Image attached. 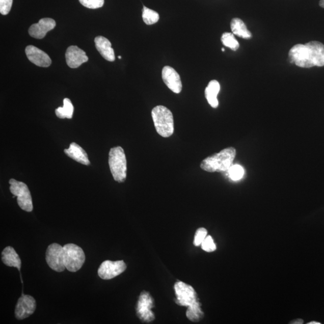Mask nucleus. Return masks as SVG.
Listing matches in <instances>:
<instances>
[{"label":"nucleus","instance_id":"f257e3e1","mask_svg":"<svg viewBox=\"0 0 324 324\" xmlns=\"http://www.w3.org/2000/svg\"><path fill=\"white\" fill-rule=\"evenodd\" d=\"M288 56L290 63L302 68L324 66V45L318 41L297 44L290 49Z\"/></svg>","mask_w":324,"mask_h":324},{"label":"nucleus","instance_id":"f03ea898","mask_svg":"<svg viewBox=\"0 0 324 324\" xmlns=\"http://www.w3.org/2000/svg\"><path fill=\"white\" fill-rule=\"evenodd\" d=\"M235 156L236 150L234 148H225L219 153L206 158L202 161L201 168L202 170L209 173L228 172L232 166Z\"/></svg>","mask_w":324,"mask_h":324},{"label":"nucleus","instance_id":"7ed1b4c3","mask_svg":"<svg viewBox=\"0 0 324 324\" xmlns=\"http://www.w3.org/2000/svg\"><path fill=\"white\" fill-rule=\"evenodd\" d=\"M151 116L157 132L164 138H169L174 133V123L173 113L167 107L158 105L151 111Z\"/></svg>","mask_w":324,"mask_h":324},{"label":"nucleus","instance_id":"20e7f679","mask_svg":"<svg viewBox=\"0 0 324 324\" xmlns=\"http://www.w3.org/2000/svg\"><path fill=\"white\" fill-rule=\"evenodd\" d=\"M109 165L115 180L123 183L127 177V160L123 148H111L109 153Z\"/></svg>","mask_w":324,"mask_h":324},{"label":"nucleus","instance_id":"39448f33","mask_svg":"<svg viewBox=\"0 0 324 324\" xmlns=\"http://www.w3.org/2000/svg\"><path fill=\"white\" fill-rule=\"evenodd\" d=\"M64 262L66 268L70 272H76L81 268L86 261V256L82 248L70 243L63 246Z\"/></svg>","mask_w":324,"mask_h":324},{"label":"nucleus","instance_id":"423d86ee","mask_svg":"<svg viewBox=\"0 0 324 324\" xmlns=\"http://www.w3.org/2000/svg\"><path fill=\"white\" fill-rule=\"evenodd\" d=\"M9 183L10 191L17 197L19 207L26 212H32L33 210L32 198L26 184L15 179H11Z\"/></svg>","mask_w":324,"mask_h":324},{"label":"nucleus","instance_id":"0eeeda50","mask_svg":"<svg viewBox=\"0 0 324 324\" xmlns=\"http://www.w3.org/2000/svg\"><path fill=\"white\" fill-rule=\"evenodd\" d=\"M176 300L179 306L188 307L198 302L197 293L191 285L183 282H177L174 285Z\"/></svg>","mask_w":324,"mask_h":324},{"label":"nucleus","instance_id":"6e6552de","mask_svg":"<svg viewBox=\"0 0 324 324\" xmlns=\"http://www.w3.org/2000/svg\"><path fill=\"white\" fill-rule=\"evenodd\" d=\"M46 261L53 271L59 273L65 271L66 268L64 262L63 246L57 243L49 245L46 251Z\"/></svg>","mask_w":324,"mask_h":324},{"label":"nucleus","instance_id":"1a4fd4ad","mask_svg":"<svg viewBox=\"0 0 324 324\" xmlns=\"http://www.w3.org/2000/svg\"><path fill=\"white\" fill-rule=\"evenodd\" d=\"M153 307V300L146 291L142 292L138 300L137 307V314L142 321L149 322L154 319V315L151 311Z\"/></svg>","mask_w":324,"mask_h":324},{"label":"nucleus","instance_id":"9d476101","mask_svg":"<svg viewBox=\"0 0 324 324\" xmlns=\"http://www.w3.org/2000/svg\"><path fill=\"white\" fill-rule=\"evenodd\" d=\"M126 263L121 261H111L109 260L104 261L98 269V275L103 280L112 279L119 276L126 270Z\"/></svg>","mask_w":324,"mask_h":324},{"label":"nucleus","instance_id":"9b49d317","mask_svg":"<svg viewBox=\"0 0 324 324\" xmlns=\"http://www.w3.org/2000/svg\"><path fill=\"white\" fill-rule=\"evenodd\" d=\"M36 302L31 295H23L20 297L15 308V317L17 319L23 320L29 318L35 312Z\"/></svg>","mask_w":324,"mask_h":324},{"label":"nucleus","instance_id":"f8f14e48","mask_svg":"<svg viewBox=\"0 0 324 324\" xmlns=\"http://www.w3.org/2000/svg\"><path fill=\"white\" fill-rule=\"evenodd\" d=\"M162 79L172 92L178 94L182 90V83L180 75L170 66H165L162 69Z\"/></svg>","mask_w":324,"mask_h":324},{"label":"nucleus","instance_id":"ddd939ff","mask_svg":"<svg viewBox=\"0 0 324 324\" xmlns=\"http://www.w3.org/2000/svg\"><path fill=\"white\" fill-rule=\"evenodd\" d=\"M56 26V22L51 18H43L38 23H35L30 27L29 35L32 38L42 39L48 32L51 31Z\"/></svg>","mask_w":324,"mask_h":324},{"label":"nucleus","instance_id":"4468645a","mask_svg":"<svg viewBox=\"0 0 324 324\" xmlns=\"http://www.w3.org/2000/svg\"><path fill=\"white\" fill-rule=\"evenodd\" d=\"M25 53L27 58L36 66L48 67L51 65L52 61L48 54L35 46H26Z\"/></svg>","mask_w":324,"mask_h":324},{"label":"nucleus","instance_id":"2eb2a0df","mask_svg":"<svg viewBox=\"0 0 324 324\" xmlns=\"http://www.w3.org/2000/svg\"><path fill=\"white\" fill-rule=\"evenodd\" d=\"M66 59L67 65L70 68L75 69L83 63L88 62L89 57L83 50L76 46H70L66 52Z\"/></svg>","mask_w":324,"mask_h":324},{"label":"nucleus","instance_id":"dca6fc26","mask_svg":"<svg viewBox=\"0 0 324 324\" xmlns=\"http://www.w3.org/2000/svg\"><path fill=\"white\" fill-rule=\"evenodd\" d=\"M94 42L98 51L104 59L111 62H114L116 59L114 50L109 40L103 36H97L94 39Z\"/></svg>","mask_w":324,"mask_h":324},{"label":"nucleus","instance_id":"f3484780","mask_svg":"<svg viewBox=\"0 0 324 324\" xmlns=\"http://www.w3.org/2000/svg\"><path fill=\"white\" fill-rule=\"evenodd\" d=\"M65 153L67 156L81 164L85 165L90 164L86 151L75 143L71 144L69 148L65 150Z\"/></svg>","mask_w":324,"mask_h":324},{"label":"nucleus","instance_id":"a211bd4d","mask_svg":"<svg viewBox=\"0 0 324 324\" xmlns=\"http://www.w3.org/2000/svg\"><path fill=\"white\" fill-rule=\"evenodd\" d=\"M2 261L6 266L15 267L20 271L21 268V260L14 248L8 246L2 252Z\"/></svg>","mask_w":324,"mask_h":324},{"label":"nucleus","instance_id":"6ab92c4d","mask_svg":"<svg viewBox=\"0 0 324 324\" xmlns=\"http://www.w3.org/2000/svg\"><path fill=\"white\" fill-rule=\"evenodd\" d=\"M221 86L218 80H212L209 83L207 88L205 90V95L208 102L212 107H218L219 102L218 100V95L220 92Z\"/></svg>","mask_w":324,"mask_h":324},{"label":"nucleus","instance_id":"aec40b11","mask_svg":"<svg viewBox=\"0 0 324 324\" xmlns=\"http://www.w3.org/2000/svg\"><path fill=\"white\" fill-rule=\"evenodd\" d=\"M231 29L232 33L239 38L245 39L252 38L251 33L248 30L245 22L240 19L237 18L232 19L231 22Z\"/></svg>","mask_w":324,"mask_h":324},{"label":"nucleus","instance_id":"412c9836","mask_svg":"<svg viewBox=\"0 0 324 324\" xmlns=\"http://www.w3.org/2000/svg\"><path fill=\"white\" fill-rule=\"evenodd\" d=\"M63 107H59L56 110V114L60 119H72L74 107L69 99H64Z\"/></svg>","mask_w":324,"mask_h":324},{"label":"nucleus","instance_id":"4be33fe9","mask_svg":"<svg viewBox=\"0 0 324 324\" xmlns=\"http://www.w3.org/2000/svg\"><path fill=\"white\" fill-rule=\"evenodd\" d=\"M201 307V303L199 301L194 305L188 306L186 312L187 318L192 322H199L203 318L204 314Z\"/></svg>","mask_w":324,"mask_h":324},{"label":"nucleus","instance_id":"5701e85b","mask_svg":"<svg viewBox=\"0 0 324 324\" xmlns=\"http://www.w3.org/2000/svg\"><path fill=\"white\" fill-rule=\"evenodd\" d=\"M143 19L147 25H153L156 23L159 20V15L153 10L148 9L146 6H144L143 10Z\"/></svg>","mask_w":324,"mask_h":324},{"label":"nucleus","instance_id":"b1692460","mask_svg":"<svg viewBox=\"0 0 324 324\" xmlns=\"http://www.w3.org/2000/svg\"><path fill=\"white\" fill-rule=\"evenodd\" d=\"M222 42L224 45L228 47L232 50H237L239 47V44L235 38L234 34L231 33H224L221 38Z\"/></svg>","mask_w":324,"mask_h":324},{"label":"nucleus","instance_id":"393cba45","mask_svg":"<svg viewBox=\"0 0 324 324\" xmlns=\"http://www.w3.org/2000/svg\"><path fill=\"white\" fill-rule=\"evenodd\" d=\"M228 173L232 180L238 181L240 180L244 175L245 171L240 165H235L229 169Z\"/></svg>","mask_w":324,"mask_h":324},{"label":"nucleus","instance_id":"a878e982","mask_svg":"<svg viewBox=\"0 0 324 324\" xmlns=\"http://www.w3.org/2000/svg\"><path fill=\"white\" fill-rule=\"evenodd\" d=\"M80 4L87 8L96 9L102 8L104 0H79Z\"/></svg>","mask_w":324,"mask_h":324},{"label":"nucleus","instance_id":"bb28decb","mask_svg":"<svg viewBox=\"0 0 324 324\" xmlns=\"http://www.w3.org/2000/svg\"><path fill=\"white\" fill-rule=\"evenodd\" d=\"M201 246L202 249L207 252H214L216 249V246L213 239L210 235L206 237L203 242H202Z\"/></svg>","mask_w":324,"mask_h":324},{"label":"nucleus","instance_id":"cd10ccee","mask_svg":"<svg viewBox=\"0 0 324 324\" xmlns=\"http://www.w3.org/2000/svg\"><path fill=\"white\" fill-rule=\"evenodd\" d=\"M207 235V229L204 228H199L195 233L194 244L196 246L201 245Z\"/></svg>","mask_w":324,"mask_h":324},{"label":"nucleus","instance_id":"c85d7f7f","mask_svg":"<svg viewBox=\"0 0 324 324\" xmlns=\"http://www.w3.org/2000/svg\"><path fill=\"white\" fill-rule=\"evenodd\" d=\"M13 0H0V13L3 15H8L11 11Z\"/></svg>","mask_w":324,"mask_h":324},{"label":"nucleus","instance_id":"c756f323","mask_svg":"<svg viewBox=\"0 0 324 324\" xmlns=\"http://www.w3.org/2000/svg\"><path fill=\"white\" fill-rule=\"evenodd\" d=\"M290 323L302 324V323H303V320L301 319H296L292 320V321L290 322Z\"/></svg>","mask_w":324,"mask_h":324},{"label":"nucleus","instance_id":"7c9ffc66","mask_svg":"<svg viewBox=\"0 0 324 324\" xmlns=\"http://www.w3.org/2000/svg\"><path fill=\"white\" fill-rule=\"evenodd\" d=\"M319 5L320 7H321V8H324V0H320V1L319 2Z\"/></svg>","mask_w":324,"mask_h":324},{"label":"nucleus","instance_id":"2f4dec72","mask_svg":"<svg viewBox=\"0 0 324 324\" xmlns=\"http://www.w3.org/2000/svg\"><path fill=\"white\" fill-rule=\"evenodd\" d=\"M308 324H320V323L316 321H312L308 323Z\"/></svg>","mask_w":324,"mask_h":324},{"label":"nucleus","instance_id":"473e14b6","mask_svg":"<svg viewBox=\"0 0 324 324\" xmlns=\"http://www.w3.org/2000/svg\"><path fill=\"white\" fill-rule=\"evenodd\" d=\"M222 51H223V52H224V51H225V49H224V48H222Z\"/></svg>","mask_w":324,"mask_h":324},{"label":"nucleus","instance_id":"72a5a7b5","mask_svg":"<svg viewBox=\"0 0 324 324\" xmlns=\"http://www.w3.org/2000/svg\"><path fill=\"white\" fill-rule=\"evenodd\" d=\"M119 59H121V56H119Z\"/></svg>","mask_w":324,"mask_h":324}]
</instances>
